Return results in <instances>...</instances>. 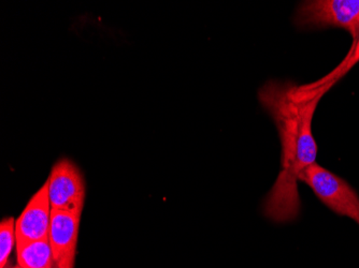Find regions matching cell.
I'll return each instance as SVG.
<instances>
[{
    "label": "cell",
    "mask_w": 359,
    "mask_h": 268,
    "mask_svg": "<svg viewBox=\"0 0 359 268\" xmlns=\"http://www.w3.org/2000/svg\"><path fill=\"white\" fill-rule=\"evenodd\" d=\"M334 83L297 86L268 82L258 92L260 104L276 122L282 144V170L263 206L264 215L274 223H290L299 216L298 181L318 157L312 120L320 98Z\"/></svg>",
    "instance_id": "cell-1"
},
{
    "label": "cell",
    "mask_w": 359,
    "mask_h": 268,
    "mask_svg": "<svg viewBox=\"0 0 359 268\" xmlns=\"http://www.w3.org/2000/svg\"><path fill=\"white\" fill-rule=\"evenodd\" d=\"M12 268H22V267H21V266L18 265V266H14V267H12Z\"/></svg>",
    "instance_id": "cell-9"
},
{
    "label": "cell",
    "mask_w": 359,
    "mask_h": 268,
    "mask_svg": "<svg viewBox=\"0 0 359 268\" xmlns=\"http://www.w3.org/2000/svg\"><path fill=\"white\" fill-rule=\"evenodd\" d=\"M295 21L302 28L348 30L352 35L354 48L359 37V0L306 1L298 9Z\"/></svg>",
    "instance_id": "cell-3"
},
{
    "label": "cell",
    "mask_w": 359,
    "mask_h": 268,
    "mask_svg": "<svg viewBox=\"0 0 359 268\" xmlns=\"http://www.w3.org/2000/svg\"><path fill=\"white\" fill-rule=\"evenodd\" d=\"M52 211L80 213L86 203V181L79 167L68 159L58 161L46 181Z\"/></svg>",
    "instance_id": "cell-4"
},
{
    "label": "cell",
    "mask_w": 359,
    "mask_h": 268,
    "mask_svg": "<svg viewBox=\"0 0 359 268\" xmlns=\"http://www.w3.org/2000/svg\"><path fill=\"white\" fill-rule=\"evenodd\" d=\"M51 218L52 207L46 181L43 186L32 195L20 217L16 219V245L48 239Z\"/></svg>",
    "instance_id": "cell-6"
},
{
    "label": "cell",
    "mask_w": 359,
    "mask_h": 268,
    "mask_svg": "<svg viewBox=\"0 0 359 268\" xmlns=\"http://www.w3.org/2000/svg\"><path fill=\"white\" fill-rule=\"evenodd\" d=\"M15 221L10 217L0 223V268H6L12 250L16 247Z\"/></svg>",
    "instance_id": "cell-8"
},
{
    "label": "cell",
    "mask_w": 359,
    "mask_h": 268,
    "mask_svg": "<svg viewBox=\"0 0 359 268\" xmlns=\"http://www.w3.org/2000/svg\"><path fill=\"white\" fill-rule=\"evenodd\" d=\"M81 216L80 213L52 211L48 239L56 268H74Z\"/></svg>",
    "instance_id": "cell-5"
},
{
    "label": "cell",
    "mask_w": 359,
    "mask_h": 268,
    "mask_svg": "<svg viewBox=\"0 0 359 268\" xmlns=\"http://www.w3.org/2000/svg\"><path fill=\"white\" fill-rule=\"evenodd\" d=\"M15 250L18 265L22 268L56 267L48 239L18 244Z\"/></svg>",
    "instance_id": "cell-7"
},
{
    "label": "cell",
    "mask_w": 359,
    "mask_h": 268,
    "mask_svg": "<svg viewBox=\"0 0 359 268\" xmlns=\"http://www.w3.org/2000/svg\"><path fill=\"white\" fill-rule=\"evenodd\" d=\"M299 181L308 185L320 202L330 211L350 218L359 227V195L348 181L318 163L304 170Z\"/></svg>",
    "instance_id": "cell-2"
}]
</instances>
